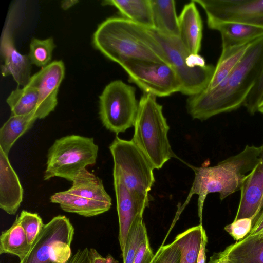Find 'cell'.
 <instances>
[{
    "label": "cell",
    "mask_w": 263,
    "mask_h": 263,
    "mask_svg": "<svg viewBox=\"0 0 263 263\" xmlns=\"http://www.w3.org/2000/svg\"><path fill=\"white\" fill-rule=\"evenodd\" d=\"M149 30L180 81V92L190 97L204 90L213 77L215 67L212 65L195 68L190 67L187 63L190 53L178 37L165 35L154 28Z\"/></svg>",
    "instance_id": "cell-9"
},
{
    "label": "cell",
    "mask_w": 263,
    "mask_h": 263,
    "mask_svg": "<svg viewBox=\"0 0 263 263\" xmlns=\"http://www.w3.org/2000/svg\"><path fill=\"white\" fill-rule=\"evenodd\" d=\"M179 38L186 51L198 54L201 49L203 25L194 1L186 4L178 17Z\"/></svg>",
    "instance_id": "cell-17"
},
{
    "label": "cell",
    "mask_w": 263,
    "mask_h": 263,
    "mask_svg": "<svg viewBox=\"0 0 263 263\" xmlns=\"http://www.w3.org/2000/svg\"><path fill=\"white\" fill-rule=\"evenodd\" d=\"M132 141L155 169H160L175 157L167 137L170 127L163 115L162 106L156 97L144 93L139 101Z\"/></svg>",
    "instance_id": "cell-4"
},
{
    "label": "cell",
    "mask_w": 263,
    "mask_h": 263,
    "mask_svg": "<svg viewBox=\"0 0 263 263\" xmlns=\"http://www.w3.org/2000/svg\"><path fill=\"white\" fill-rule=\"evenodd\" d=\"M261 152L260 156V163H263V144L261 145Z\"/></svg>",
    "instance_id": "cell-43"
},
{
    "label": "cell",
    "mask_w": 263,
    "mask_h": 263,
    "mask_svg": "<svg viewBox=\"0 0 263 263\" xmlns=\"http://www.w3.org/2000/svg\"><path fill=\"white\" fill-rule=\"evenodd\" d=\"M202 224L191 227L176 236L174 241L180 251V263H197L200 247Z\"/></svg>",
    "instance_id": "cell-28"
},
{
    "label": "cell",
    "mask_w": 263,
    "mask_h": 263,
    "mask_svg": "<svg viewBox=\"0 0 263 263\" xmlns=\"http://www.w3.org/2000/svg\"><path fill=\"white\" fill-rule=\"evenodd\" d=\"M77 0H64L61 2V7L64 10H67L79 3Z\"/></svg>",
    "instance_id": "cell-40"
},
{
    "label": "cell",
    "mask_w": 263,
    "mask_h": 263,
    "mask_svg": "<svg viewBox=\"0 0 263 263\" xmlns=\"http://www.w3.org/2000/svg\"><path fill=\"white\" fill-rule=\"evenodd\" d=\"M263 230V209L253 221L252 229L249 234H258Z\"/></svg>",
    "instance_id": "cell-39"
},
{
    "label": "cell",
    "mask_w": 263,
    "mask_h": 263,
    "mask_svg": "<svg viewBox=\"0 0 263 263\" xmlns=\"http://www.w3.org/2000/svg\"><path fill=\"white\" fill-rule=\"evenodd\" d=\"M113 158V175L130 193L149 204L148 192L155 182L152 164L132 141L116 136L109 146Z\"/></svg>",
    "instance_id": "cell-5"
},
{
    "label": "cell",
    "mask_w": 263,
    "mask_h": 263,
    "mask_svg": "<svg viewBox=\"0 0 263 263\" xmlns=\"http://www.w3.org/2000/svg\"><path fill=\"white\" fill-rule=\"evenodd\" d=\"M15 8L9 12L8 16L3 29L0 50L4 63L1 65L3 77L11 76L18 86L27 85L31 78V63L28 55L20 53L14 44L13 31L16 20Z\"/></svg>",
    "instance_id": "cell-12"
},
{
    "label": "cell",
    "mask_w": 263,
    "mask_h": 263,
    "mask_svg": "<svg viewBox=\"0 0 263 263\" xmlns=\"http://www.w3.org/2000/svg\"><path fill=\"white\" fill-rule=\"evenodd\" d=\"M209 28L218 31L222 48L253 42L263 37V27L235 22H221Z\"/></svg>",
    "instance_id": "cell-20"
},
{
    "label": "cell",
    "mask_w": 263,
    "mask_h": 263,
    "mask_svg": "<svg viewBox=\"0 0 263 263\" xmlns=\"http://www.w3.org/2000/svg\"><path fill=\"white\" fill-rule=\"evenodd\" d=\"M147 236L143 215L138 216L129 229L124 251L122 253L123 263H133L135 257L146 237Z\"/></svg>",
    "instance_id": "cell-29"
},
{
    "label": "cell",
    "mask_w": 263,
    "mask_h": 263,
    "mask_svg": "<svg viewBox=\"0 0 263 263\" xmlns=\"http://www.w3.org/2000/svg\"><path fill=\"white\" fill-rule=\"evenodd\" d=\"M98 150L92 137L70 135L55 140L48 150L44 180L58 177L72 182L81 171L96 163Z\"/></svg>",
    "instance_id": "cell-6"
},
{
    "label": "cell",
    "mask_w": 263,
    "mask_h": 263,
    "mask_svg": "<svg viewBox=\"0 0 263 263\" xmlns=\"http://www.w3.org/2000/svg\"><path fill=\"white\" fill-rule=\"evenodd\" d=\"M144 93L159 97L180 92V81L172 66L164 62L128 59L120 65Z\"/></svg>",
    "instance_id": "cell-10"
},
{
    "label": "cell",
    "mask_w": 263,
    "mask_h": 263,
    "mask_svg": "<svg viewBox=\"0 0 263 263\" xmlns=\"http://www.w3.org/2000/svg\"><path fill=\"white\" fill-rule=\"evenodd\" d=\"M24 190L19 178L11 166L8 156L0 148V208L14 215L23 199Z\"/></svg>",
    "instance_id": "cell-16"
},
{
    "label": "cell",
    "mask_w": 263,
    "mask_h": 263,
    "mask_svg": "<svg viewBox=\"0 0 263 263\" xmlns=\"http://www.w3.org/2000/svg\"><path fill=\"white\" fill-rule=\"evenodd\" d=\"M180 251L174 241L161 246L157 250L151 263H180Z\"/></svg>",
    "instance_id": "cell-33"
},
{
    "label": "cell",
    "mask_w": 263,
    "mask_h": 263,
    "mask_svg": "<svg viewBox=\"0 0 263 263\" xmlns=\"http://www.w3.org/2000/svg\"><path fill=\"white\" fill-rule=\"evenodd\" d=\"M258 111H259L263 115V99L258 106Z\"/></svg>",
    "instance_id": "cell-42"
},
{
    "label": "cell",
    "mask_w": 263,
    "mask_h": 263,
    "mask_svg": "<svg viewBox=\"0 0 263 263\" xmlns=\"http://www.w3.org/2000/svg\"><path fill=\"white\" fill-rule=\"evenodd\" d=\"M102 4L115 7L124 18L145 28H154L151 0H105Z\"/></svg>",
    "instance_id": "cell-22"
},
{
    "label": "cell",
    "mask_w": 263,
    "mask_h": 263,
    "mask_svg": "<svg viewBox=\"0 0 263 263\" xmlns=\"http://www.w3.org/2000/svg\"><path fill=\"white\" fill-rule=\"evenodd\" d=\"M220 260V257L219 253L218 254H214L212 257H211L209 263H219Z\"/></svg>",
    "instance_id": "cell-41"
},
{
    "label": "cell",
    "mask_w": 263,
    "mask_h": 263,
    "mask_svg": "<svg viewBox=\"0 0 263 263\" xmlns=\"http://www.w3.org/2000/svg\"><path fill=\"white\" fill-rule=\"evenodd\" d=\"M63 62L56 60L31 76L29 84L35 87L38 93V104L35 115L44 119L54 110L58 104V93L65 76Z\"/></svg>",
    "instance_id": "cell-13"
},
{
    "label": "cell",
    "mask_w": 263,
    "mask_h": 263,
    "mask_svg": "<svg viewBox=\"0 0 263 263\" xmlns=\"http://www.w3.org/2000/svg\"><path fill=\"white\" fill-rule=\"evenodd\" d=\"M113 177L119 224L118 239L121 253H123L132 224L138 216L143 215L144 210L149 206V203L135 197L118 177L115 175Z\"/></svg>",
    "instance_id": "cell-14"
},
{
    "label": "cell",
    "mask_w": 263,
    "mask_h": 263,
    "mask_svg": "<svg viewBox=\"0 0 263 263\" xmlns=\"http://www.w3.org/2000/svg\"><path fill=\"white\" fill-rule=\"evenodd\" d=\"M74 234L69 218L60 215L53 217L44 224L29 252L19 263H66L72 256Z\"/></svg>",
    "instance_id": "cell-7"
},
{
    "label": "cell",
    "mask_w": 263,
    "mask_h": 263,
    "mask_svg": "<svg viewBox=\"0 0 263 263\" xmlns=\"http://www.w3.org/2000/svg\"><path fill=\"white\" fill-rule=\"evenodd\" d=\"M254 41L222 48L213 77L205 90L214 89L219 85L241 61Z\"/></svg>",
    "instance_id": "cell-24"
},
{
    "label": "cell",
    "mask_w": 263,
    "mask_h": 263,
    "mask_svg": "<svg viewBox=\"0 0 263 263\" xmlns=\"http://www.w3.org/2000/svg\"><path fill=\"white\" fill-rule=\"evenodd\" d=\"M138 106L135 87L115 80L99 96L100 119L107 129L118 135L134 126Z\"/></svg>",
    "instance_id": "cell-8"
},
{
    "label": "cell",
    "mask_w": 263,
    "mask_h": 263,
    "mask_svg": "<svg viewBox=\"0 0 263 263\" xmlns=\"http://www.w3.org/2000/svg\"><path fill=\"white\" fill-rule=\"evenodd\" d=\"M36 119L35 113L11 115L0 129V148L8 156L16 140L32 127Z\"/></svg>",
    "instance_id": "cell-25"
},
{
    "label": "cell",
    "mask_w": 263,
    "mask_h": 263,
    "mask_svg": "<svg viewBox=\"0 0 263 263\" xmlns=\"http://www.w3.org/2000/svg\"><path fill=\"white\" fill-rule=\"evenodd\" d=\"M66 263H89L88 249H79Z\"/></svg>",
    "instance_id": "cell-36"
},
{
    "label": "cell",
    "mask_w": 263,
    "mask_h": 263,
    "mask_svg": "<svg viewBox=\"0 0 263 263\" xmlns=\"http://www.w3.org/2000/svg\"><path fill=\"white\" fill-rule=\"evenodd\" d=\"M30 248L25 232L16 219L8 229L2 232L0 254L14 255L21 261L27 255Z\"/></svg>",
    "instance_id": "cell-26"
},
{
    "label": "cell",
    "mask_w": 263,
    "mask_h": 263,
    "mask_svg": "<svg viewBox=\"0 0 263 263\" xmlns=\"http://www.w3.org/2000/svg\"><path fill=\"white\" fill-rule=\"evenodd\" d=\"M154 256L147 236L139 248L133 263H151Z\"/></svg>",
    "instance_id": "cell-35"
},
{
    "label": "cell",
    "mask_w": 263,
    "mask_h": 263,
    "mask_svg": "<svg viewBox=\"0 0 263 263\" xmlns=\"http://www.w3.org/2000/svg\"><path fill=\"white\" fill-rule=\"evenodd\" d=\"M262 70L263 37L252 43L241 61L219 85L189 97L187 112L193 119L203 121L238 109L243 105Z\"/></svg>",
    "instance_id": "cell-1"
},
{
    "label": "cell",
    "mask_w": 263,
    "mask_h": 263,
    "mask_svg": "<svg viewBox=\"0 0 263 263\" xmlns=\"http://www.w3.org/2000/svg\"><path fill=\"white\" fill-rule=\"evenodd\" d=\"M89 263H111L114 259L113 257L108 255L105 257H102L95 248L89 250Z\"/></svg>",
    "instance_id": "cell-37"
},
{
    "label": "cell",
    "mask_w": 263,
    "mask_h": 263,
    "mask_svg": "<svg viewBox=\"0 0 263 263\" xmlns=\"http://www.w3.org/2000/svg\"><path fill=\"white\" fill-rule=\"evenodd\" d=\"M111 263H118V261L114 259Z\"/></svg>",
    "instance_id": "cell-45"
},
{
    "label": "cell",
    "mask_w": 263,
    "mask_h": 263,
    "mask_svg": "<svg viewBox=\"0 0 263 263\" xmlns=\"http://www.w3.org/2000/svg\"><path fill=\"white\" fill-rule=\"evenodd\" d=\"M23 227L29 243L31 245L44 224L37 213L23 210L16 218Z\"/></svg>",
    "instance_id": "cell-31"
},
{
    "label": "cell",
    "mask_w": 263,
    "mask_h": 263,
    "mask_svg": "<svg viewBox=\"0 0 263 263\" xmlns=\"http://www.w3.org/2000/svg\"><path fill=\"white\" fill-rule=\"evenodd\" d=\"M219 255H220V260L219 263H228L226 261V260L223 258H222V257L221 256V254L220 253H219Z\"/></svg>",
    "instance_id": "cell-44"
},
{
    "label": "cell",
    "mask_w": 263,
    "mask_h": 263,
    "mask_svg": "<svg viewBox=\"0 0 263 263\" xmlns=\"http://www.w3.org/2000/svg\"><path fill=\"white\" fill-rule=\"evenodd\" d=\"M253 225L251 218H241L234 220L224 227L226 231L234 239L241 240L250 232Z\"/></svg>",
    "instance_id": "cell-34"
},
{
    "label": "cell",
    "mask_w": 263,
    "mask_h": 263,
    "mask_svg": "<svg viewBox=\"0 0 263 263\" xmlns=\"http://www.w3.org/2000/svg\"><path fill=\"white\" fill-rule=\"evenodd\" d=\"M11 115L24 116L35 113L38 104L36 88L28 84L13 90L6 99Z\"/></svg>",
    "instance_id": "cell-27"
},
{
    "label": "cell",
    "mask_w": 263,
    "mask_h": 263,
    "mask_svg": "<svg viewBox=\"0 0 263 263\" xmlns=\"http://www.w3.org/2000/svg\"><path fill=\"white\" fill-rule=\"evenodd\" d=\"M263 209V163L259 162L250 173L240 190V198L234 220L251 218Z\"/></svg>",
    "instance_id": "cell-15"
},
{
    "label": "cell",
    "mask_w": 263,
    "mask_h": 263,
    "mask_svg": "<svg viewBox=\"0 0 263 263\" xmlns=\"http://www.w3.org/2000/svg\"><path fill=\"white\" fill-rule=\"evenodd\" d=\"M204 10L209 28L221 22L263 27V0H194Z\"/></svg>",
    "instance_id": "cell-11"
},
{
    "label": "cell",
    "mask_w": 263,
    "mask_h": 263,
    "mask_svg": "<svg viewBox=\"0 0 263 263\" xmlns=\"http://www.w3.org/2000/svg\"><path fill=\"white\" fill-rule=\"evenodd\" d=\"M154 29L167 36H179L178 17L174 0H151Z\"/></svg>",
    "instance_id": "cell-23"
},
{
    "label": "cell",
    "mask_w": 263,
    "mask_h": 263,
    "mask_svg": "<svg viewBox=\"0 0 263 263\" xmlns=\"http://www.w3.org/2000/svg\"><path fill=\"white\" fill-rule=\"evenodd\" d=\"M55 47L52 37L41 40L32 38L28 54L31 64L43 68L51 63L52 52Z\"/></svg>",
    "instance_id": "cell-30"
},
{
    "label": "cell",
    "mask_w": 263,
    "mask_h": 263,
    "mask_svg": "<svg viewBox=\"0 0 263 263\" xmlns=\"http://www.w3.org/2000/svg\"><path fill=\"white\" fill-rule=\"evenodd\" d=\"M220 253L228 263H263V234H248Z\"/></svg>",
    "instance_id": "cell-18"
},
{
    "label": "cell",
    "mask_w": 263,
    "mask_h": 263,
    "mask_svg": "<svg viewBox=\"0 0 263 263\" xmlns=\"http://www.w3.org/2000/svg\"><path fill=\"white\" fill-rule=\"evenodd\" d=\"M263 99V70L259 75L254 85L248 95L243 106L251 114L258 111V107Z\"/></svg>",
    "instance_id": "cell-32"
},
{
    "label": "cell",
    "mask_w": 263,
    "mask_h": 263,
    "mask_svg": "<svg viewBox=\"0 0 263 263\" xmlns=\"http://www.w3.org/2000/svg\"><path fill=\"white\" fill-rule=\"evenodd\" d=\"M67 193L93 200L111 203V198L105 191L102 181L86 168L81 171L72 181Z\"/></svg>",
    "instance_id": "cell-21"
},
{
    "label": "cell",
    "mask_w": 263,
    "mask_h": 263,
    "mask_svg": "<svg viewBox=\"0 0 263 263\" xmlns=\"http://www.w3.org/2000/svg\"><path fill=\"white\" fill-rule=\"evenodd\" d=\"M50 202L58 203L64 211L85 217H90L108 211L112 203H108L82 197L67 193L57 192L50 197Z\"/></svg>",
    "instance_id": "cell-19"
},
{
    "label": "cell",
    "mask_w": 263,
    "mask_h": 263,
    "mask_svg": "<svg viewBox=\"0 0 263 263\" xmlns=\"http://www.w3.org/2000/svg\"><path fill=\"white\" fill-rule=\"evenodd\" d=\"M208 243V237L203 227L202 229V237L200 247L198 255L197 263H205L206 260V246Z\"/></svg>",
    "instance_id": "cell-38"
},
{
    "label": "cell",
    "mask_w": 263,
    "mask_h": 263,
    "mask_svg": "<svg viewBox=\"0 0 263 263\" xmlns=\"http://www.w3.org/2000/svg\"><path fill=\"white\" fill-rule=\"evenodd\" d=\"M92 42L96 49L119 65L128 59L168 63L149 29L124 17L104 20L93 33Z\"/></svg>",
    "instance_id": "cell-2"
},
{
    "label": "cell",
    "mask_w": 263,
    "mask_h": 263,
    "mask_svg": "<svg viewBox=\"0 0 263 263\" xmlns=\"http://www.w3.org/2000/svg\"><path fill=\"white\" fill-rule=\"evenodd\" d=\"M261 146L246 145L239 153L213 166H191L195 178L187 197L198 196V214L202 224L203 208L207 195L218 193L221 200L241 190L250 173L260 161Z\"/></svg>",
    "instance_id": "cell-3"
}]
</instances>
